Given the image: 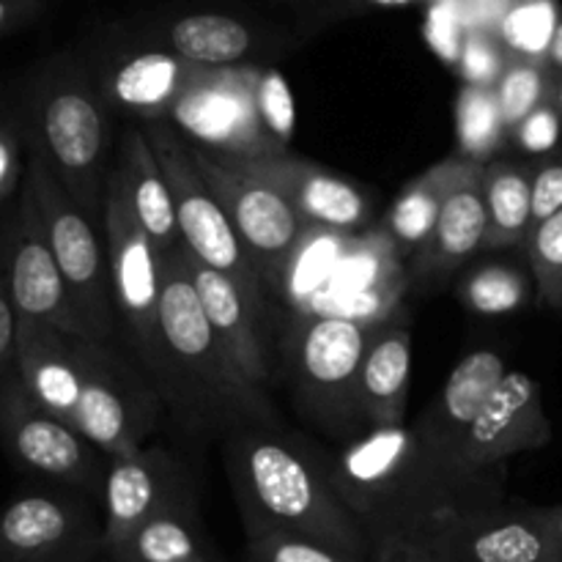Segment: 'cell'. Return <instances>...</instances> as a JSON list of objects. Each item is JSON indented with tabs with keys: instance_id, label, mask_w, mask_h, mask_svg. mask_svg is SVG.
Wrapping results in <instances>:
<instances>
[{
	"instance_id": "6da1fadb",
	"label": "cell",
	"mask_w": 562,
	"mask_h": 562,
	"mask_svg": "<svg viewBox=\"0 0 562 562\" xmlns=\"http://www.w3.org/2000/svg\"><path fill=\"white\" fill-rule=\"evenodd\" d=\"M335 488L376 543L426 536L453 516L499 508L505 467H475L423 442L412 426L368 428L327 450Z\"/></svg>"
},
{
	"instance_id": "7a4b0ae2",
	"label": "cell",
	"mask_w": 562,
	"mask_h": 562,
	"mask_svg": "<svg viewBox=\"0 0 562 562\" xmlns=\"http://www.w3.org/2000/svg\"><path fill=\"white\" fill-rule=\"evenodd\" d=\"M223 464L245 519L261 532L351 547L366 530L335 488L327 450L285 426L223 434Z\"/></svg>"
},
{
	"instance_id": "3957f363",
	"label": "cell",
	"mask_w": 562,
	"mask_h": 562,
	"mask_svg": "<svg viewBox=\"0 0 562 562\" xmlns=\"http://www.w3.org/2000/svg\"><path fill=\"white\" fill-rule=\"evenodd\" d=\"M159 324L184 398V426L195 434L283 426L267 390L241 376L209 324L187 267L184 245L159 256Z\"/></svg>"
},
{
	"instance_id": "277c9868",
	"label": "cell",
	"mask_w": 562,
	"mask_h": 562,
	"mask_svg": "<svg viewBox=\"0 0 562 562\" xmlns=\"http://www.w3.org/2000/svg\"><path fill=\"white\" fill-rule=\"evenodd\" d=\"M25 140H31L93 225L104 223L113 124L102 91L86 71L53 60L25 91Z\"/></svg>"
},
{
	"instance_id": "5b68a950",
	"label": "cell",
	"mask_w": 562,
	"mask_h": 562,
	"mask_svg": "<svg viewBox=\"0 0 562 562\" xmlns=\"http://www.w3.org/2000/svg\"><path fill=\"white\" fill-rule=\"evenodd\" d=\"M102 234L108 241L110 283L124 351L146 373L165 406L187 423L184 398L159 324V250L135 220L124 181L115 168L104 195Z\"/></svg>"
},
{
	"instance_id": "8992f818",
	"label": "cell",
	"mask_w": 562,
	"mask_h": 562,
	"mask_svg": "<svg viewBox=\"0 0 562 562\" xmlns=\"http://www.w3.org/2000/svg\"><path fill=\"white\" fill-rule=\"evenodd\" d=\"M376 327L335 316L289 318L283 366L294 404L313 428L344 445L366 434L360 412V368Z\"/></svg>"
},
{
	"instance_id": "52a82bcc",
	"label": "cell",
	"mask_w": 562,
	"mask_h": 562,
	"mask_svg": "<svg viewBox=\"0 0 562 562\" xmlns=\"http://www.w3.org/2000/svg\"><path fill=\"white\" fill-rule=\"evenodd\" d=\"M25 143L27 162L22 184L27 187L36 203L55 263L86 322L88 338L110 344L119 329V316H115L113 283H110L108 241H104V234H99V225H93L88 214L77 206L75 198L66 192L44 154L31 140Z\"/></svg>"
},
{
	"instance_id": "ba28073f",
	"label": "cell",
	"mask_w": 562,
	"mask_h": 562,
	"mask_svg": "<svg viewBox=\"0 0 562 562\" xmlns=\"http://www.w3.org/2000/svg\"><path fill=\"white\" fill-rule=\"evenodd\" d=\"M143 130H146L148 143L159 159V168H162L170 192H173L181 245L209 269L234 280L245 294L250 311L267 329V289H263L239 234L231 225L228 214L203 181L201 170L192 159V146L170 121H151V124H143Z\"/></svg>"
},
{
	"instance_id": "9c48e42d",
	"label": "cell",
	"mask_w": 562,
	"mask_h": 562,
	"mask_svg": "<svg viewBox=\"0 0 562 562\" xmlns=\"http://www.w3.org/2000/svg\"><path fill=\"white\" fill-rule=\"evenodd\" d=\"M0 448L27 475L104 497L110 459L31 398L14 360L0 368Z\"/></svg>"
},
{
	"instance_id": "30bf717a",
	"label": "cell",
	"mask_w": 562,
	"mask_h": 562,
	"mask_svg": "<svg viewBox=\"0 0 562 562\" xmlns=\"http://www.w3.org/2000/svg\"><path fill=\"white\" fill-rule=\"evenodd\" d=\"M82 393L75 415L80 431L108 459L130 456L148 442L168 409L130 355L102 340L80 338Z\"/></svg>"
},
{
	"instance_id": "8fae6325",
	"label": "cell",
	"mask_w": 562,
	"mask_h": 562,
	"mask_svg": "<svg viewBox=\"0 0 562 562\" xmlns=\"http://www.w3.org/2000/svg\"><path fill=\"white\" fill-rule=\"evenodd\" d=\"M190 146L223 159H263L289 154L272 140L256 110V71L201 69L192 75L168 115Z\"/></svg>"
},
{
	"instance_id": "7c38bea8",
	"label": "cell",
	"mask_w": 562,
	"mask_h": 562,
	"mask_svg": "<svg viewBox=\"0 0 562 562\" xmlns=\"http://www.w3.org/2000/svg\"><path fill=\"white\" fill-rule=\"evenodd\" d=\"M192 159L239 234L263 289L274 291L285 261L307 231V223L278 190L247 176L228 159L195 146Z\"/></svg>"
},
{
	"instance_id": "4fadbf2b",
	"label": "cell",
	"mask_w": 562,
	"mask_h": 562,
	"mask_svg": "<svg viewBox=\"0 0 562 562\" xmlns=\"http://www.w3.org/2000/svg\"><path fill=\"white\" fill-rule=\"evenodd\" d=\"M0 274L16 318L47 324L66 335L88 338L86 322L44 236L36 203L22 184L11 212L0 223Z\"/></svg>"
},
{
	"instance_id": "5bb4252c",
	"label": "cell",
	"mask_w": 562,
	"mask_h": 562,
	"mask_svg": "<svg viewBox=\"0 0 562 562\" xmlns=\"http://www.w3.org/2000/svg\"><path fill=\"white\" fill-rule=\"evenodd\" d=\"M404 261L379 223L357 231L311 316H335L362 327H379L401 311L412 285Z\"/></svg>"
},
{
	"instance_id": "9a60e30c",
	"label": "cell",
	"mask_w": 562,
	"mask_h": 562,
	"mask_svg": "<svg viewBox=\"0 0 562 562\" xmlns=\"http://www.w3.org/2000/svg\"><path fill=\"white\" fill-rule=\"evenodd\" d=\"M102 505L108 541L121 543L157 516L195 508V477L162 445H143L135 453L110 459Z\"/></svg>"
},
{
	"instance_id": "2e32d148",
	"label": "cell",
	"mask_w": 562,
	"mask_h": 562,
	"mask_svg": "<svg viewBox=\"0 0 562 562\" xmlns=\"http://www.w3.org/2000/svg\"><path fill=\"white\" fill-rule=\"evenodd\" d=\"M228 162L278 190L307 225L349 231V234L371 228V192L324 165L291 157V154L263 159H228Z\"/></svg>"
},
{
	"instance_id": "e0dca14e",
	"label": "cell",
	"mask_w": 562,
	"mask_h": 562,
	"mask_svg": "<svg viewBox=\"0 0 562 562\" xmlns=\"http://www.w3.org/2000/svg\"><path fill=\"white\" fill-rule=\"evenodd\" d=\"M431 558L450 562H562L560 547L538 508H492L453 516L423 536Z\"/></svg>"
},
{
	"instance_id": "ac0fdd59",
	"label": "cell",
	"mask_w": 562,
	"mask_h": 562,
	"mask_svg": "<svg viewBox=\"0 0 562 562\" xmlns=\"http://www.w3.org/2000/svg\"><path fill=\"white\" fill-rule=\"evenodd\" d=\"M552 442V423L543 409L541 387L530 373L508 371L472 423L461 456L475 467H505L514 456Z\"/></svg>"
},
{
	"instance_id": "d6986e66",
	"label": "cell",
	"mask_w": 562,
	"mask_h": 562,
	"mask_svg": "<svg viewBox=\"0 0 562 562\" xmlns=\"http://www.w3.org/2000/svg\"><path fill=\"white\" fill-rule=\"evenodd\" d=\"M508 362L494 349H475L456 362L445 387L426 404V409L412 423L417 437L434 450L453 459H464L461 448L470 434L472 423L486 406L503 376L508 373Z\"/></svg>"
},
{
	"instance_id": "ffe728a7",
	"label": "cell",
	"mask_w": 562,
	"mask_h": 562,
	"mask_svg": "<svg viewBox=\"0 0 562 562\" xmlns=\"http://www.w3.org/2000/svg\"><path fill=\"white\" fill-rule=\"evenodd\" d=\"M64 492L69 488H36L0 510V562H47L82 538L86 508Z\"/></svg>"
},
{
	"instance_id": "44dd1931",
	"label": "cell",
	"mask_w": 562,
	"mask_h": 562,
	"mask_svg": "<svg viewBox=\"0 0 562 562\" xmlns=\"http://www.w3.org/2000/svg\"><path fill=\"white\" fill-rule=\"evenodd\" d=\"M187 252V267H190L192 283H195L198 300H201L203 313H206L209 324L217 333V338L223 340V346L228 349V355L234 357L236 368L241 371V376L247 379L256 387L267 390L269 379H272V368H269V346L261 327V322L256 318V313L247 305L245 294L239 291V285L231 278H225L223 272H214L206 263L198 261L195 256Z\"/></svg>"
},
{
	"instance_id": "7402d4cb",
	"label": "cell",
	"mask_w": 562,
	"mask_h": 562,
	"mask_svg": "<svg viewBox=\"0 0 562 562\" xmlns=\"http://www.w3.org/2000/svg\"><path fill=\"white\" fill-rule=\"evenodd\" d=\"M481 179L456 187L439 212L437 225L426 245L409 258L412 285H439V280L450 278L459 267H464L477 250H486L488 214L483 201Z\"/></svg>"
},
{
	"instance_id": "603a6c76",
	"label": "cell",
	"mask_w": 562,
	"mask_h": 562,
	"mask_svg": "<svg viewBox=\"0 0 562 562\" xmlns=\"http://www.w3.org/2000/svg\"><path fill=\"white\" fill-rule=\"evenodd\" d=\"M412 382V333L406 311L373 329L360 368V412L366 428L404 426Z\"/></svg>"
},
{
	"instance_id": "cb8c5ba5",
	"label": "cell",
	"mask_w": 562,
	"mask_h": 562,
	"mask_svg": "<svg viewBox=\"0 0 562 562\" xmlns=\"http://www.w3.org/2000/svg\"><path fill=\"white\" fill-rule=\"evenodd\" d=\"M124 181L126 198L135 212V220L146 231L148 239L159 250V256H168L181 245L179 223H176L173 192L165 179L159 159L154 154L151 143L143 126H130L121 135L119 159L113 165Z\"/></svg>"
},
{
	"instance_id": "d4e9b609",
	"label": "cell",
	"mask_w": 562,
	"mask_h": 562,
	"mask_svg": "<svg viewBox=\"0 0 562 562\" xmlns=\"http://www.w3.org/2000/svg\"><path fill=\"white\" fill-rule=\"evenodd\" d=\"M198 66L187 64L179 55L170 53H140L121 60L99 88L104 102L124 113L137 115L143 124L151 121H168L176 99L192 80Z\"/></svg>"
},
{
	"instance_id": "484cf974",
	"label": "cell",
	"mask_w": 562,
	"mask_h": 562,
	"mask_svg": "<svg viewBox=\"0 0 562 562\" xmlns=\"http://www.w3.org/2000/svg\"><path fill=\"white\" fill-rule=\"evenodd\" d=\"M481 173L483 165L453 154V157L431 165L426 173H420L401 190V195L395 198L393 206L387 209L379 225L387 231L390 239L395 241V247H398L406 261L426 245L450 192L456 187L467 184V181L477 179Z\"/></svg>"
},
{
	"instance_id": "4316f807",
	"label": "cell",
	"mask_w": 562,
	"mask_h": 562,
	"mask_svg": "<svg viewBox=\"0 0 562 562\" xmlns=\"http://www.w3.org/2000/svg\"><path fill=\"white\" fill-rule=\"evenodd\" d=\"M349 231L322 228V225H307L300 245L294 247L291 258L280 272L278 285L272 294L285 305L291 318L311 316L318 296L324 294L327 283L333 280L340 258L346 256L351 241Z\"/></svg>"
},
{
	"instance_id": "83f0119b",
	"label": "cell",
	"mask_w": 562,
	"mask_h": 562,
	"mask_svg": "<svg viewBox=\"0 0 562 562\" xmlns=\"http://www.w3.org/2000/svg\"><path fill=\"white\" fill-rule=\"evenodd\" d=\"M481 190L488 214L486 250L525 247L532 231V168L494 159L483 165Z\"/></svg>"
},
{
	"instance_id": "f1b7e54d",
	"label": "cell",
	"mask_w": 562,
	"mask_h": 562,
	"mask_svg": "<svg viewBox=\"0 0 562 562\" xmlns=\"http://www.w3.org/2000/svg\"><path fill=\"white\" fill-rule=\"evenodd\" d=\"M170 47L181 60L201 69H228L252 49L247 25L223 14L181 16L170 27Z\"/></svg>"
},
{
	"instance_id": "f546056e",
	"label": "cell",
	"mask_w": 562,
	"mask_h": 562,
	"mask_svg": "<svg viewBox=\"0 0 562 562\" xmlns=\"http://www.w3.org/2000/svg\"><path fill=\"white\" fill-rule=\"evenodd\" d=\"M510 132L494 88L464 86L456 97V157L488 165L497 159Z\"/></svg>"
},
{
	"instance_id": "4dcf8cb0",
	"label": "cell",
	"mask_w": 562,
	"mask_h": 562,
	"mask_svg": "<svg viewBox=\"0 0 562 562\" xmlns=\"http://www.w3.org/2000/svg\"><path fill=\"white\" fill-rule=\"evenodd\" d=\"M532 283L521 269L510 263L488 261L477 263L470 274L459 283L456 294L464 302L467 311L481 316H505V313L521 311L532 296Z\"/></svg>"
},
{
	"instance_id": "1f68e13d",
	"label": "cell",
	"mask_w": 562,
	"mask_h": 562,
	"mask_svg": "<svg viewBox=\"0 0 562 562\" xmlns=\"http://www.w3.org/2000/svg\"><path fill=\"white\" fill-rule=\"evenodd\" d=\"M121 547L137 562H201V541L195 532V508L170 510L146 521Z\"/></svg>"
},
{
	"instance_id": "d6a6232c",
	"label": "cell",
	"mask_w": 562,
	"mask_h": 562,
	"mask_svg": "<svg viewBox=\"0 0 562 562\" xmlns=\"http://www.w3.org/2000/svg\"><path fill=\"white\" fill-rule=\"evenodd\" d=\"M554 31H558V16L549 0H525L519 5H510L499 20V36L505 47L530 60L549 53Z\"/></svg>"
},
{
	"instance_id": "836d02e7",
	"label": "cell",
	"mask_w": 562,
	"mask_h": 562,
	"mask_svg": "<svg viewBox=\"0 0 562 562\" xmlns=\"http://www.w3.org/2000/svg\"><path fill=\"white\" fill-rule=\"evenodd\" d=\"M494 93H497V102L499 110H503L508 132H514L532 110L541 108L547 99L554 97L547 88V71H543L536 60L525 58L505 66Z\"/></svg>"
},
{
	"instance_id": "e575fe53",
	"label": "cell",
	"mask_w": 562,
	"mask_h": 562,
	"mask_svg": "<svg viewBox=\"0 0 562 562\" xmlns=\"http://www.w3.org/2000/svg\"><path fill=\"white\" fill-rule=\"evenodd\" d=\"M536 280L538 302L547 307H562V212L536 225L525 245Z\"/></svg>"
},
{
	"instance_id": "d590c367",
	"label": "cell",
	"mask_w": 562,
	"mask_h": 562,
	"mask_svg": "<svg viewBox=\"0 0 562 562\" xmlns=\"http://www.w3.org/2000/svg\"><path fill=\"white\" fill-rule=\"evenodd\" d=\"M256 110L272 140L289 148L296 126V108L289 82L280 71H256Z\"/></svg>"
},
{
	"instance_id": "8d00e7d4",
	"label": "cell",
	"mask_w": 562,
	"mask_h": 562,
	"mask_svg": "<svg viewBox=\"0 0 562 562\" xmlns=\"http://www.w3.org/2000/svg\"><path fill=\"white\" fill-rule=\"evenodd\" d=\"M560 137L562 119L558 113V104H554V97L547 99L541 108L532 110V113L510 132L514 146L527 154H554V148L560 146Z\"/></svg>"
},
{
	"instance_id": "74e56055",
	"label": "cell",
	"mask_w": 562,
	"mask_h": 562,
	"mask_svg": "<svg viewBox=\"0 0 562 562\" xmlns=\"http://www.w3.org/2000/svg\"><path fill=\"white\" fill-rule=\"evenodd\" d=\"M459 69L461 77H464V86L497 88L499 77L505 71V60L488 38L467 36L464 47H461Z\"/></svg>"
},
{
	"instance_id": "f35d334b",
	"label": "cell",
	"mask_w": 562,
	"mask_h": 562,
	"mask_svg": "<svg viewBox=\"0 0 562 562\" xmlns=\"http://www.w3.org/2000/svg\"><path fill=\"white\" fill-rule=\"evenodd\" d=\"M20 130L22 126L14 113L0 102V203L14 195L16 187H22V179H25Z\"/></svg>"
},
{
	"instance_id": "ab89813d",
	"label": "cell",
	"mask_w": 562,
	"mask_h": 562,
	"mask_svg": "<svg viewBox=\"0 0 562 562\" xmlns=\"http://www.w3.org/2000/svg\"><path fill=\"white\" fill-rule=\"evenodd\" d=\"M258 547H261V562H344L327 543L283 536V532H261Z\"/></svg>"
},
{
	"instance_id": "60d3db41",
	"label": "cell",
	"mask_w": 562,
	"mask_h": 562,
	"mask_svg": "<svg viewBox=\"0 0 562 562\" xmlns=\"http://www.w3.org/2000/svg\"><path fill=\"white\" fill-rule=\"evenodd\" d=\"M558 212H562V157H549L532 168V228Z\"/></svg>"
},
{
	"instance_id": "b9f144b4",
	"label": "cell",
	"mask_w": 562,
	"mask_h": 562,
	"mask_svg": "<svg viewBox=\"0 0 562 562\" xmlns=\"http://www.w3.org/2000/svg\"><path fill=\"white\" fill-rule=\"evenodd\" d=\"M428 42L431 47L442 55L448 64H459L461 47H464V36H461V20L450 5L439 3L434 5L431 14H428Z\"/></svg>"
},
{
	"instance_id": "7bdbcfd3",
	"label": "cell",
	"mask_w": 562,
	"mask_h": 562,
	"mask_svg": "<svg viewBox=\"0 0 562 562\" xmlns=\"http://www.w3.org/2000/svg\"><path fill=\"white\" fill-rule=\"evenodd\" d=\"M14 346H16V313L5 291L3 274H0V368L9 366L14 360Z\"/></svg>"
},
{
	"instance_id": "ee69618b",
	"label": "cell",
	"mask_w": 562,
	"mask_h": 562,
	"mask_svg": "<svg viewBox=\"0 0 562 562\" xmlns=\"http://www.w3.org/2000/svg\"><path fill=\"white\" fill-rule=\"evenodd\" d=\"M33 9V0H0V36L20 25Z\"/></svg>"
},
{
	"instance_id": "f6af8a7d",
	"label": "cell",
	"mask_w": 562,
	"mask_h": 562,
	"mask_svg": "<svg viewBox=\"0 0 562 562\" xmlns=\"http://www.w3.org/2000/svg\"><path fill=\"white\" fill-rule=\"evenodd\" d=\"M538 514H541V521L547 525V530L552 532L554 543H558L562 552V505L560 508H538Z\"/></svg>"
},
{
	"instance_id": "bcb514c9",
	"label": "cell",
	"mask_w": 562,
	"mask_h": 562,
	"mask_svg": "<svg viewBox=\"0 0 562 562\" xmlns=\"http://www.w3.org/2000/svg\"><path fill=\"white\" fill-rule=\"evenodd\" d=\"M549 60H552L558 69H562V22L558 25V31H554L552 36V44H549Z\"/></svg>"
},
{
	"instance_id": "7dc6e473",
	"label": "cell",
	"mask_w": 562,
	"mask_h": 562,
	"mask_svg": "<svg viewBox=\"0 0 562 562\" xmlns=\"http://www.w3.org/2000/svg\"><path fill=\"white\" fill-rule=\"evenodd\" d=\"M368 3L382 5V9H398V5H409L415 3V0H368Z\"/></svg>"
},
{
	"instance_id": "c3c4849f",
	"label": "cell",
	"mask_w": 562,
	"mask_h": 562,
	"mask_svg": "<svg viewBox=\"0 0 562 562\" xmlns=\"http://www.w3.org/2000/svg\"><path fill=\"white\" fill-rule=\"evenodd\" d=\"M554 104H558V113H560V119H562V80H560V86L554 88Z\"/></svg>"
}]
</instances>
